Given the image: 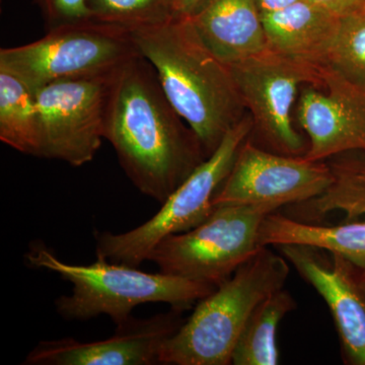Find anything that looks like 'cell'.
Segmentation results:
<instances>
[{"mask_svg": "<svg viewBox=\"0 0 365 365\" xmlns=\"http://www.w3.org/2000/svg\"><path fill=\"white\" fill-rule=\"evenodd\" d=\"M110 78L71 79L34 91L41 124V158L83 167L105 139Z\"/></svg>", "mask_w": 365, "mask_h": 365, "instance_id": "9", "label": "cell"}, {"mask_svg": "<svg viewBox=\"0 0 365 365\" xmlns=\"http://www.w3.org/2000/svg\"><path fill=\"white\" fill-rule=\"evenodd\" d=\"M258 240L261 247L297 244L326 250L365 272V220L324 225L300 222L274 211L262 222Z\"/></svg>", "mask_w": 365, "mask_h": 365, "instance_id": "16", "label": "cell"}, {"mask_svg": "<svg viewBox=\"0 0 365 365\" xmlns=\"http://www.w3.org/2000/svg\"><path fill=\"white\" fill-rule=\"evenodd\" d=\"M188 18L206 47L223 63L268 49L256 0H203Z\"/></svg>", "mask_w": 365, "mask_h": 365, "instance_id": "14", "label": "cell"}, {"mask_svg": "<svg viewBox=\"0 0 365 365\" xmlns=\"http://www.w3.org/2000/svg\"><path fill=\"white\" fill-rule=\"evenodd\" d=\"M319 67L365 91V4L341 16L332 45Z\"/></svg>", "mask_w": 365, "mask_h": 365, "instance_id": "20", "label": "cell"}, {"mask_svg": "<svg viewBox=\"0 0 365 365\" xmlns=\"http://www.w3.org/2000/svg\"><path fill=\"white\" fill-rule=\"evenodd\" d=\"M39 9L46 31L91 19L86 0H33Z\"/></svg>", "mask_w": 365, "mask_h": 365, "instance_id": "22", "label": "cell"}, {"mask_svg": "<svg viewBox=\"0 0 365 365\" xmlns=\"http://www.w3.org/2000/svg\"><path fill=\"white\" fill-rule=\"evenodd\" d=\"M268 50L321 66L330 49L340 18L309 1L262 14Z\"/></svg>", "mask_w": 365, "mask_h": 365, "instance_id": "15", "label": "cell"}, {"mask_svg": "<svg viewBox=\"0 0 365 365\" xmlns=\"http://www.w3.org/2000/svg\"><path fill=\"white\" fill-rule=\"evenodd\" d=\"M327 163L332 170L333 182L324 193L309 201L311 215L322 220L340 211L347 220L365 215V150L342 153Z\"/></svg>", "mask_w": 365, "mask_h": 365, "instance_id": "19", "label": "cell"}, {"mask_svg": "<svg viewBox=\"0 0 365 365\" xmlns=\"http://www.w3.org/2000/svg\"><path fill=\"white\" fill-rule=\"evenodd\" d=\"M163 93L200 139L207 157L248 114L230 67L206 47L188 16L130 31Z\"/></svg>", "mask_w": 365, "mask_h": 365, "instance_id": "2", "label": "cell"}, {"mask_svg": "<svg viewBox=\"0 0 365 365\" xmlns=\"http://www.w3.org/2000/svg\"><path fill=\"white\" fill-rule=\"evenodd\" d=\"M25 258L31 267L57 274L71 283V294L55 300L57 313L66 321H88L105 314L119 327L127 323L132 311L141 304L165 302L185 312L216 288L160 271L144 272L101 257L88 265L66 263L38 242Z\"/></svg>", "mask_w": 365, "mask_h": 365, "instance_id": "3", "label": "cell"}, {"mask_svg": "<svg viewBox=\"0 0 365 365\" xmlns=\"http://www.w3.org/2000/svg\"><path fill=\"white\" fill-rule=\"evenodd\" d=\"M140 56L130 31L88 19L46 31L35 42L0 50V69L31 90L71 79L110 78Z\"/></svg>", "mask_w": 365, "mask_h": 365, "instance_id": "5", "label": "cell"}, {"mask_svg": "<svg viewBox=\"0 0 365 365\" xmlns=\"http://www.w3.org/2000/svg\"><path fill=\"white\" fill-rule=\"evenodd\" d=\"M181 309L148 319H129L112 337L93 342L73 338L41 341L29 353L28 365H153L160 364V350L184 323Z\"/></svg>", "mask_w": 365, "mask_h": 365, "instance_id": "13", "label": "cell"}, {"mask_svg": "<svg viewBox=\"0 0 365 365\" xmlns=\"http://www.w3.org/2000/svg\"><path fill=\"white\" fill-rule=\"evenodd\" d=\"M227 66L253 121L250 139L264 150L304 157L309 141L297 129L295 104L302 86L325 85L322 67L268 49Z\"/></svg>", "mask_w": 365, "mask_h": 365, "instance_id": "8", "label": "cell"}, {"mask_svg": "<svg viewBox=\"0 0 365 365\" xmlns=\"http://www.w3.org/2000/svg\"><path fill=\"white\" fill-rule=\"evenodd\" d=\"M361 277H362V282H364V288H365V272L364 271L361 270Z\"/></svg>", "mask_w": 365, "mask_h": 365, "instance_id": "26", "label": "cell"}, {"mask_svg": "<svg viewBox=\"0 0 365 365\" xmlns=\"http://www.w3.org/2000/svg\"><path fill=\"white\" fill-rule=\"evenodd\" d=\"M262 14L272 13L278 9H284L288 6L299 1V0H256Z\"/></svg>", "mask_w": 365, "mask_h": 365, "instance_id": "25", "label": "cell"}, {"mask_svg": "<svg viewBox=\"0 0 365 365\" xmlns=\"http://www.w3.org/2000/svg\"><path fill=\"white\" fill-rule=\"evenodd\" d=\"M297 304L284 287L262 300L242 329L232 352L234 365H276L279 364L277 330L281 321Z\"/></svg>", "mask_w": 365, "mask_h": 365, "instance_id": "17", "label": "cell"}, {"mask_svg": "<svg viewBox=\"0 0 365 365\" xmlns=\"http://www.w3.org/2000/svg\"><path fill=\"white\" fill-rule=\"evenodd\" d=\"M325 300L339 336L343 361L365 365V288L361 270L339 255L307 245L273 247Z\"/></svg>", "mask_w": 365, "mask_h": 365, "instance_id": "11", "label": "cell"}, {"mask_svg": "<svg viewBox=\"0 0 365 365\" xmlns=\"http://www.w3.org/2000/svg\"><path fill=\"white\" fill-rule=\"evenodd\" d=\"M309 1L326 9L338 18L352 13L365 4V0H309Z\"/></svg>", "mask_w": 365, "mask_h": 365, "instance_id": "23", "label": "cell"}, {"mask_svg": "<svg viewBox=\"0 0 365 365\" xmlns=\"http://www.w3.org/2000/svg\"><path fill=\"white\" fill-rule=\"evenodd\" d=\"M332 182V170L328 163L264 150L249 136L240 148L230 174L216 192L212 205H297L321 195Z\"/></svg>", "mask_w": 365, "mask_h": 365, "instance_id": "10", "label": "cell"}, {"mask_svg": "<svg viewBox=\"0 0 365 365\" xmlns=\"http://www.w3.org/2000/svg\"><path fill=\"white\" fill-rule=\"evenodd\" d=\"M288 264L271 247H261L230 279L197 302L189 319L163 345L160 364H232L235 344L255 307L284 287Z\"/></svg>", "mask_w": 365, "mask_h": 365, "instance_id": "4", "label": "cell"}, {"mask_svg": "<svg viewBox=\"0 0 365 365\" xmlns=\"http://www.w3.org/2000/svg\"><path fill=\"white\" fill-rule=\"evenodd\" d=\"M202 1L203 0H170V4L175 16H188Z\"/></svg>", "mask_w": 365, "mask_h": 365, "instance_id": "24", "label": "cell"}, {"mask_svg": "<svg viewBox=\"0 0 365 365\" xmlns=\"http://www.w3.org/2000/svg\"><path fill=\"white\" fill-rule=\"evenodd\" d=\"M276 204H222L188 232L172 235L153 248L148 261L160 272L218 287L259 249V230Z\"/></svg>", "mask_w": 365, "mask_h": 365, "instance_id": "6", "label": "cell"}, {"mask_svg": "<svg viewBox=\"0 0 365 365\" xmlns=\"http://www.w3.org/2000/svg\"><path fill=\"white\" fill-rule=\"evenodd\" d=\"M91 19L126 29L158 25L175 16L170 0H86Z\"/></svg>", "mask_w": 365, "mask_h": 365, "instance_id": "21", "label": "cell"}, {"mask_svg": "<svg viewBox=\"0 0 365 365\" xmlns=\"http://www.w3.org/2000/svg\"><path fill=\"white\" fill-rule=\"evenodd\" d=\"M322 71L325 85L302 86L294 109L295 122L309 141L304 157L314 162L365 150V91Z\"/></svg>", "mask_w": 365, "mask_h": 365, "instance_id": "12", "label": "cell"}, {"mask_svg": "<svg viewBox=\"0 0 365 365\" xmlns=\"http://www.w3.org/2000/svg\"><path fill=\"white\" fill-rule=\"evenodd\" d=\"M0 140L26 155L41 158V124L35 93L0 69Z\"/></svg>", "mask_w": 365, "mask_h": 365, "instance_id": "18", "label": "cell"}, {"mask_svg": "<svg viewBox=\"0 0 365 365\" xmlns=\"http://www.w3.org/2000/svg\"><path fill=\"white\" fill-rule=\"evenodd\" d=\"M105 139L132 184L160 205L208 158L141 55L111 79Z\"/></svg>", "mask_w": 365, "mask_h": 365, "instance_id": "1", "label": "cell"}, {"mask_svg": "<svg viewBox=\"0 0 365 365\" xmlns=\"http://www.w3.org/2000/svg\"><path fill=\"white\" fill-rule=\"evenodd\" d=\"M253 121L244 117L212 153L162 204L150 220L121 234L96 232V255L112 263L138 268L153 248L169 235L188 232L207 220L213 198L230 174L242 143L251 135Z\"/></svg>", "mask_w": 365, "mask_h": 365, "instance_id": "7", "label": "cell"}]
</instances>
